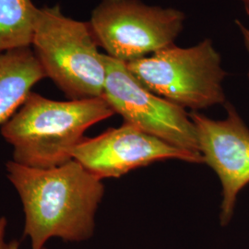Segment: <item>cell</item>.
I'll list each match as a JSON object with an SVG mask.
<instances>
[{"label": "cell", "mask_w": 249, "mask_h": 249, "mask_svg": "<svg viewBox=\"0 0 249 249\" xmlns=\"http://www.w3.org/2000/svg\"><path fill=\"white\" fill-rule=\"evenodd\" d=\"M6 171L23 207L24 236L32 249H45L51 238L83 242L92 237L105 196L103 180L73 159L47 169L9 160Z\"/></svg>", "instance_id": "obj_1"}, {"label": "cell", "mask_w": 249, "mask_h": 249, "mask_svg": "<svg viewBox=\"0 0 249 249\" xmlns=\"http://www.w3.org/2000/svg\"><path fill=\"white\" fill-rule=\"evenodd\" d=\"M115 115L104 97L54 101L30 92L1 134L18 164L52 168L72 160V149L91 125Z\"/></svg>", "instance_id": "obj_2"}, {"label": "cell", "mask_w": 249, "mask_h": 249, "mask_svg": "<svg viewBox=\"0 0 249 249\" xmlns=\"http://www.w3.org/2000/svg\"><path fill=\"white\" fill-rule=\"evenodd\" d=\"M32 45L45 78L70 100L103 97L106 53L99 51L89 22L64 15L58 5L38 8Z\"/></svg>", "instance_id": "obj_3"}, {"label": "cell", "mask_w": 249, "mask_h": 249, "mask_svg": "<svg viewBox=\"0 0 249 249\" xmlns=\"http://www.w3.org/2000/svg\"><path fill=\"white\" fill-rule=\"evenodd\" d=\"M125 64L145 88L184 109L198 112L226 103L227 72L211 39L186 48L170 45Z\"/></svg>", "instance_id": "obj_4"}, {"label": "cell", "mask_w": 249, "mask_h": 249, "mask_svg": "<svg viewBox=\"0 0 249 249\" xmlns=\"http://www.w3.org/2000/svg\"><path fill=\"white\" fill-rule=\"evenodd\" d=\"M185 19L179 9L141 0H102L88 22L99 47L128 63L175 45Z\"/></svg>", "instance_id": "obj_5"}, {"label": "cell", "mask_w": 249, "mask_h": 249, "mask_svg": "<svg viewBox=\"0 0 249 249\" xmlns=\"http://www.w3.org/2000/svg\"><path fill=\"white\" fill-rule=\"evenodd\" d=\"M107 79L103 97L115 114L146 133L179 149L201 154L196 127L186 109L145 88L126 64L106 53Z\"/></svg>", "instance_id": "obj_6"}, {"label": "cell", "mask_w": 249, "mask_h": 249, "mask_svg": "<svg viewBox=\"0 0 249 249\" xmlns=\"http://www.w3.org/2000/svg\"><path fill=\"white\" fill-rule=\"evenodd\" d=\"M71 155L101 180L121 178L158 160L204 163L201 154L179 149L126 123L109 128L97 137L83 138Z\"/></svg>", "instance_id": "obj_7"}, {"label": "cell", "mask_w": 249, "mask_h": 249, "mask_svg": "<svg viewBox=\"0 0 249 249\" xmlns=\"http://www.w3.org/2000/svg\"><path fill=\"white\" fill-rule=\"evenodd\" d=\"M226 117L213 119L190 113L196 127L204 163L213 170L222 185L220 222H231L241 190L249 184V128L235 107L226 104Z\"/></svg>", "instance_id": "obj_8"}, {"label": "cell", "mask_w": 249, "mask_h": 249, "mask_svg": "<svg viewBox=\"0 0 249 249\" xmlns=\"http://www.w3.org/2000/svg\"><path fill=\"white\" fill-rule=\"evenodd\" d=\"M45 72L30 47L0 52V124L13 116Z\"/></svg>", "instance_id": "obj_9"}, {"label": "cell", "mask_w": 249, "mask_h": 249, "mask_svg": "<svg viewBox=\"0 0 249 249\" xmlns=\"http://www.w3.org/2000/svg\"><path fill=\"white\" fill-rule=\"evenodd\" d=\"M37 11L33 0H0V52L32 45Z\"/></svg>", "instance_id": "obj_10"}, {"label": "cell", "mask_w": 249, "mask_h": 249, "mask_svg": "<svg viewBox=\"0 0 249 249\" xmlns=\"http://www.w3.org/2000/svg\"><path fill=\"white\" fill-rule=\"evenodd\" d=\"M7 226L8 220L6 217H0V249H10V243H7L5 240Z\"/></svg>", "instance_id": "obj_11"}, {"label": "cell", "mask_w": 249, "mask_h": 249, "mask_svg": "<svg viewBox=\"0 0 249 249\" xmlns=\"http://www.w3.org/2000/svg\"><path fill=\"white\" fill-rule=\"evenodd\" d=\"M235 24L237 28L239 29L243 42H244V45L247 49V52L249 53V27L246 26L244 23H242L240 20H235Z\"/></svg>", "instance_id": "obj_12"}, {"label": "cell", "mask_w": 249, "mask_h": 249, "mask_svg": "<svg viewBox=\"0 0 249 249\" xmlns=\"http://www.w3.org/2000/svg\"><path fill=\"white\" fill-rule=\"evenodd\" d=\"M239 2L242 4L247 15L249 17V0H239Z\"/></svg>", "instance_id": "obj_13"}, {"label": "cell", "mask_w": 249, "mask_h": 249, "mask_svg": "<svg viewBox=\"0 0 249 249\" xmlns=\"http://www.w3.org/2000/svg\"><path fill=\"white\" fill-rule=\"evenodd\" d=\"M10 243V249H18L19 248V243L17 240H12L9 242ZM44 249H47L45 248Z\"/></svg>", "instance_id": "obj_14"}]
</instances>
